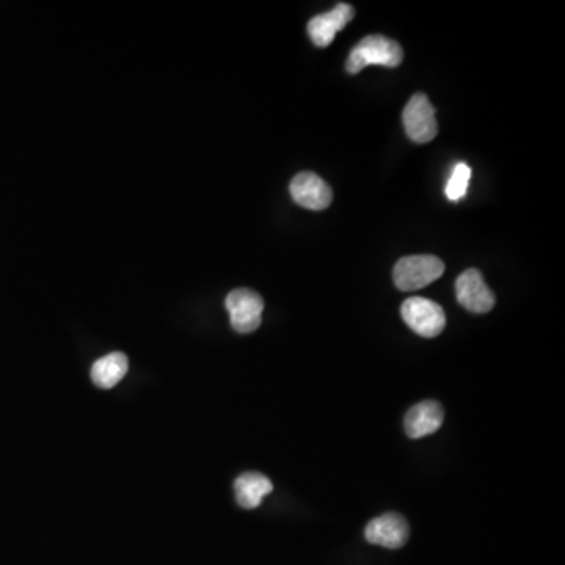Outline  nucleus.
Here are the masks:
<instances>
[{
  "mask_svg": "<svg viewBox=\"0 0 565 565\" xmlns=\"http://www.w3.org/2000/svg\"><path fill=\"white\" fill-rule=\"evenodd\" d=\"M402 60H404V51L398 41L390 40L383 35H369L350 51L346 70L350 74H357L369 65L396 68L401 65Z\"/></svg>",
  "mask_w": 565,
  "mask_h": 565,
  "instance_id": "f257e3e1",
  "label": "nucleus"
},
{
  "mask_svg": "<svg viewBox=\"0 0 565 565\" xmlns=\"http://www.w3.org/2000/svg\"><path fill=\"white\" fill-rule=\"evenodd\" d=\"M445 274L442 259L432 255L405 256L394 266V283L401 291H418L426 288Z\"/></svg>",
  "mask_w": 565,
  "mask_h": 565,
  "instance_id": "f03ea898",
  "label": "nucleus"
},
{
  "mask_svg": "<svg viewBox=\"0 0 565 565\" xmlns=\"http://www.w3.org/2000/svg\"><path fill=\"white\" fill-rule=\"evenodd\" d=\"M402 319L416 335L435 338L445 330L446 316L443 308L434 300L410 297L402 303Z\"/></svg>",
  "mask_w": 565,
  "mask_h": 565,
  "instance_id": "7ed1b4c3",
  "label": "nucleus"
},
{
  "mask_svg": "<svg viewBox=\"0 0 565 565\" xmlns=\"http://www.w3.org/2000/svg\"><path fill=\"white\" fill-rule=\"evenodd\" d=\"M225 307L230 313L231 327L237 333H252L261 325L264 302L258 292L252 289H234L226 297Z\"/></svg>",
  "mask_w": 565,
  "mask_h": 565,
  "instance_id": "20e7f679",
  "label": "nucleus"
},
{
  "mask_svg": "<svg viewBox=\"0 0 565 565\" xmlns=\"http://www.w3.org/2000/svg\"><path fill=\"white\" fill-rule=\"evenodd\" d=\"M405 134L415 143H429L437 137L438 126L435 120V110L431 101L424 93H416L405 106Z\"/></svg>",
  "mask_w": 565,
  "mask_h": 565,
  "instance_id": "39448f33",
  "label": "nucleus"
},
{
  "mask_svg": "<svg viewBox=\"0 0 565 565\" xmlns=\"http://www.w3.org/2000/svg\"><path fill=\"white\" fill-rule=\"evenodd\" d=\"M457 302L470 313L484 314L495 307V296L478 269H468L456 281Z\"/></svg>",
  "mask_w": 565,
  "mask_h": 565,
  "instance_id": "423d86ee",
  "label": "nucleus"
},
{
  "mask_svg": "<svg viewBox=\"0 0 565 565\" xmlns=\"http://www.w3.org/2000/svg\"><path fill=\"white\" fill-rule=\"evenodd\" d=\"M365 536L369 544L379 545L388 550H398L409 540V523L402 515L388 512L368 523Z\"/></svg>",
  "mask_w": 565,
  "mask_h": 565,
  "instance_id": "0eeeda50",
  "label": "nucleus"
},
{
  "mask_svg": "<svg viewBox=\"0 0 565 565\" xmlns=\"http://www.w3.org/2000/svg\"><path fill=\"white\" fill-rule=\"evenodd\" d=\"M289 192L297 205L311 211H324L332 205V189L321 176L313 172L299 173L292 179Z\"/></svg>",
  "mask_w": 565,
  "mask_h": 565,
  "instance_id": "6e6552de",
  "label": "nucleus"
},
{
  "mask_svg": "<svg viewBox=\"0 0 565 565\" xmlns=\"http://www.w3.org/2000/svg\"><path fill=\"white\" fill-rule=\"evenodd\" d=\"M354 15L352 5L338 4L329 13L314 16L308 22V33H310L311 40L318 48H327L335 40L336 33L343 30L354 19Z\"/></svg>",
  "mask_w": 565,
  "mask_h": 565,
  "instance_id": "1a4fd4ad",
  "label": "nucleus"
},
{
  "mask_svg": "<svg viewBox=\"0 0 565 565\" xmlns=\"http://www.w3.org/2000/svg\"><path fill=\"white\" fill-rule=\"evenodd\" d=\"M445 412L435 401H424L413 405L405 415V432L410 438H423L435 434L442 427Z\"/></svg>",
  "mask_w": 565,
  "mask_h": 565,
  "instance_id": "9d476101",
  "label": "nucleus"
},
{
  "mask_svg": "<svg viewBox=\"0 0 565 565\" xmlns=\"http://www.w3.org/2000/svg\"><path fill=\"white\" fill-rule=\"evenodd\" d=\"M274 490V485L264 474L248 471L241 474L234 481V492L239 506L244 509H256L263 503L264 496L269 495Z\"/></svg>",
  "mask_w": 565,
  "mask_h": 565,
  "instance_id": "9b49d317",
  "label": "nucleus"
},
{
  "mask_svg": "<svg viewBox=\"0 0 565 565\" xmlns=\"http://www.w3.org/2000/svg\"><path fill=\"white\" fill-rule=\"evenodd\" d=\"M128 368V357L121 352H113L96 361L92 368V380L96 387L109 390L123 380Z\"/></svg>",
  "mask_w": 565,
  "mask_h": 565,
  "instance_id": "f8f14e48",
  "label": "nucleus"
},
{
  "mask_svg": "<svg viewBox=\"0 0 565 565\" xmlns=\"http://www.w3.org/2000/svg\"><path fill=\"white\" fill-rule=\"evenodd\" d=\"M471 179V168L467 164L456 165L454 172H452L451 178H449L448 184H446L445 194L448 200L459 201L462 200L465 195H467L468 184H470Z\"/></svg>",
  "mask_w": 565,
  "mask_h": 565,
  "instance_id": "ddd939ff",
  "label": "nucleus"
}]
</instances>
